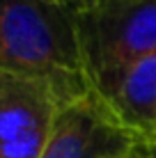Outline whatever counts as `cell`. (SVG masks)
<instances>
[{
    "instance_id": "obj_1",
    "label": "cell",
    "mask_w": 156,
    "mask_h": 158,
    "mask_svg": "<svg viewBox=\"0 0 156 158\" xmlns=\"http://www.w3.org/2000/svg\"><path fill=\"white\" fill-rule=\"evenodd\" d=\"M0 73L46 85L60 108L94 92L76 7L51 0H2Z\"/></svg>"
},
{
    "instance_id": "obj_2",
    "label": "cell",
    "mask_w": 156,
    "mask_h": 158,
    "mask_svg": "<svg viewBox=\"0 0 156 158\" xmlns=\"http://www.w3.org/2000/svg\"><path fill=\"white\" fill-rule=\"evenodd\" d=\"M76 21L94 89L156 53V0H92L76 7Z\"/></svg>"
},
{
    "instance_id": "obj_3",
    "label": "cell",
    "mask_w": 156,
    "mask_h": 158,
    "mask_svg": "<svg viewBox=\"0 0 156 158\" xmlns=\"http://www.w3.org/2000/svg\"><path fill=\"white\" fill-rule=\"evenodd\" d=\"M142 142L94 89L60 108L41 158H126Z\"/></svg>"
},
{
    "instance_id": "obj_4",
    "label": "cell",
    "mask_w": 156,
    "mask_h": 158,
    "mask_svg": "<svg viewBox=\"0 0 156 158\" xmlns=\"http://www.w3.org/2000/svg\"><path fill=\"white\" fill-rule=\"evenodd\" d=\"M57 112L46 85L0 73V158H41Z\"/></svg>"
},
{
    "instance_id": "obj_5",
    "label": "cell",
    "mask_w": 156,
    "mask_h": 158,
    "mask_svg": "<svg viewBox=\"0 0 156 158\" xmlns=\"http://www.w3.org/2000/svg\"><path fill=\"white\" fill-rule=\"evenodd\" d=\"M96 92L142 140L156 135V53L133 62Z\"/></svg>"
},
{
    "instance_id": "obj_6",
    "label": "cell",
    "mask_w": 156,
    "mask_h": 158,
    "mask_svg": "<svg viewBox=\"0 0 156 158\" xmlns=\"http://www.w3.org/2000/svg\"><path fill=\"white\" fill-rule=\"evenodd\" d=\"M126 158H152V154L147 151V147H145V142H142L140 147H138V149H133Z\"/></svg>"
},
{
    "instance_id": "obj_7",
    "label": "cell",
    "mask_w": 156,
    "mask_h": 158,
    "mask_svg": "<svg viewBox=\"0 0 156 158\" xmlns=\"http://www.w3.org/2000/svg\"><path fill=\"white\" fill-rule=\"evenodd\" d=\"M145 147H147V151L152 154V158H156V135L149 140H145Z\"/></svg>"
},
{
    "instance_id": "obj_8",
    "label": "cell",
    "mask_w": 156,
    "mask_h": 158,
    "mask_svg": "<svg viewBox=\"0 0 156 158\" xmlns=\"http://www.w3.org/2000/svg\"><path fill=\"white\" fill-rule=\"evenodd\" d=\"M51 2H57V5H69V7H76V0H51Z\"/></svg>"
},
{
    "instance_id": "obj_9",
    "label": "cell",
    "mask_w": 156,
    "mask_h": 158,
    "mask_svg": "<svg viewBox=\"0 0 156 158\" xmlns=\"http://www.w3.org/2000/svg\"><path fill=\"white\" fill-rule=\"evenodd\" d=\"M87 2H92V0H76V7L78 5H87Z\"/></svg>"
}]
</instances>
